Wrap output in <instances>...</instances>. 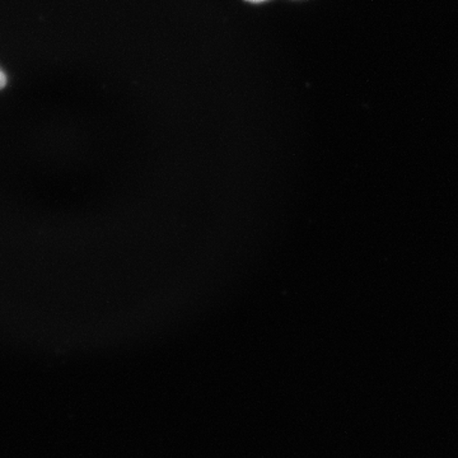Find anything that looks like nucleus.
Returning <instances> with one entry per match:
<instances>
[{"mask_svg": "<svg viewBox=\"0 0 458 458\" xmlns=\"http://www.w3.org/2000/svg\"><path fill=\"white\" fill-rule=\"evenodd\" d=\"M5 84H7V78H5V74L0 71V89H4Z\"/></svg>", "mask_w": 458, "mask_h": 458, "instance_id": "1", "label": "nucleus"}, {"mask_svg": "<svg viewBox=\"0 0 458 458\" xmlns=\"http://www.w3.org/2000/svg\"><path fill=\"white\" fill-rule=\"evenodd\" d=\"M247 2L259 3V2H265V0H247Z\"/></svg>", "mask_w": 458, "mask_h": 458, "instance_id": "2", "label": "nucleus"}]
</instances>
